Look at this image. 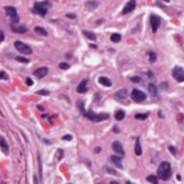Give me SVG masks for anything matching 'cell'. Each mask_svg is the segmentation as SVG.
Segmentation results:
<instances>
[{"mask_svg":"<svg viewBox=\"0 0 184 184\" xmlns=\"http://www.w3.org/2000/svg\"><path fill=\"white\" fill-rule=\"evenodd\" d=\"M112 130H113V132L115 133H119L120 132V129L118 126L117 125H115L114 126H113Z\"/></svg>","mask_w":184,"mask_h":184,"instance_id":"cell-42","label":"cell"},{"mask_svg":"<svg viewBox=\"0 0 184 184\" xmlns=\"http://www.w3.org/2000/svg\"><path fill=\"white\" fill-rule=\"evenodd\" d=\"M37 108L38 109H39L40 110H41V111H44V109L42 108V106H41V105H37Z\"/></svg>","mask_w":184,"mask_h":184,"instance_id":"cell-52","label":"cell"},{"mask_svg":"<svg viewBox=\"0 0 184 184\" xmlns=\"http://www.w3.org/2000/svg\"><path fill=\"white\" fill-rule=\"evenodd\" d=\"M99 6V2L95 0H89L85 3V7L89 11L96 10Z\"/></svg>","mask_w":184,"mask_h":184,"instance_id":"cell-16","label":"cell"},{"mask_svg":"<svg viewBox=\"0 0 184 184\" xmlns=\"http://www.w3.org/2000/svg\"><path fill=\"white\" fill-rule=\"evenodd\" d=\"M106 172H108L109 174L111 175H114V176H119V173H118L115 170L111 169V168H110V167L106 168Z\"/></svg>","mask_w":184,"mask_h":184,"instance_id":"cell-33","label":"cell"},{"mask_svg":"<svg viewBox=\"0 0 184 184\" xmlns=\"http://www.w3.org/2000/svg\"><path fill=\"white\" fill-rule=\"evenodd\" d=\"M52 5V3L48 0L41 2H36L34 3L31 12L35 15L44 17L47 14L49 9Z\"/></svg>","mask_w":184,"mask_h":184,"instance_id":"cell-1","label":"cell"},{"mask_svg":"<svg viewBox=\"0 0 184 184\" xmlns=\"http://www.w3.org/2000/svg\"><path fill=\"white\" fill-rule=\"evenodd\" d=\"M130 81L133 83L138 84L139 83L142 81V78L139 76H133L130 78Z\"/></svg>","mask_w":184,"mask_h":184,"instance_id":"cell-31","label":"cell"},{"mask_svg":"<svg viewBox=\"0 0 184 184\" xmlns=\"http://www.w3.org/2000/svg\"><path fill=\"white\" fill-rule=\"evenodd\" d=\"M64 156V152L62 149H59L58 150V152H57V159H58L59 160H61L62 158Z\"/></svg>","mask_w":184,"mask_h":184,"instance_id":"cell-37","label":"cell"},{"mask_svg":"<svg viewBox=\"0 0 184 184\" xmlns=\"http://www.w3.org/2000/svg\"><path fill=\"white\" fill-rule=\"evenodd\" d=\"M84 117L93 122L99 123L108 120L110 118V115L105 113L98 114L92 111H87Z\"/></svg>","mask_w":184,"mask_h":184,"instance_id":"cell-3","label":"cell"},{"mask_svg":"<svg viewBox=\"0 0 184 184\" xmlns=\"http://www.w3.org/2000/svg\"><path fill=\"white\" fill-rule=\"evenodd\" d=\"M98 83L105 87H111L112 85V82L110 79L105 76H101L98 79Z\"/></svg>","mask_w":184,"mask_h":184,"instance_id":"cell-17","label":"cell"},{"mask_svg":"<svg viewBox=\"0 0 184 184\" xmlns=\"http://www.w3.org/2000/svg\"><path fill=\"white\" fill-rule=\"evenodd\" d=\"M0 143H1L2 150L5 153H8L9 150V145H8L6 140L3 136H1V138H0Z\"/></svg>","mask_w":184,"mask_h":184,"instance_id":"cell-22","label":"cell"},{"mask_svg":"<svg viewBox=\"0 0 184 184\" xmlns=\"http://www.w3.org/2000/svg\"><path fill=\"white\" fill-rule=\"evenodd\" d=\"M76 91L78 93H84L88 91V81L83 80L77 87Z\"/></svg>","mask_w":184,"mask_h":184,"instance_id":"cell-14","label":"cell"},{"mask_svg":"<svg viewBox=\"0 0 184 184\" xmlns=\"http://www.w3.org/2000/svg\"><path fill=\"white\" fill-rule=\"evenodd\" d=\"M34 31L38 35L46 37L48 36V32L46 30L41 26L35 27L34 28Z\"/></svg>","mask_w":184,"mask_h":184,"instance_id":"cell-21","label":"cell"},{"mask_svg":"<svg viewBox=\"0 0 184 184\" xmlns=\"http://www.w3.org/2000/svg\"><path fill=\"white\" fill-rule=\"evenodd\" d=\"M131 97L136 103H142L146 100L147 96L146 93L139 89H135L131 93Z\"/></svg>","mask_w":184,"mask_h":184,"instance_id":"cell-6","label":"cell"},{"mask_svg":"<svg viewBox=\"0 0 184 184\" xmlns=\"http://www.w3.org/2000/svg\"><path fill=\"white\" fill-rule=\"evenodd\" d=\"M110 160L112 162V163L118 169H123V165L122 164V158L121 157L113 155L111 156Z\"/></svg>","mask_w":184,"mask_h":184,"instance_id":"cell-15","label":"cell"},{"mask_svg":"<svg viewBox=\"0 0 184 184\" xmlns=\"http://www.w3.org/2000/svg\"><path fill=\"white\" fill-rule=\"evenodd\" d=\"M8 75L4 71H2L1 72V79H8Z\"/></svg>","mask_w":184,"mask_h":184,"instance_id":"cell-40","label":"cell"},{"mask_svg":"<svg viewBox=\"0 0 184 184\" xmlns=\"http://www.w3.org/2000/svg\"><path fill=\"white\" fill-rule=\"evenodd\" d=\"M112 149L113 151L118 155L121 156H124L125 151L123 146L122 144L119 141H114L112 144Z\"/></svg>","mask_w":184,"mask_h":184,"instance_id":"cell-12","label":"cell"},{"mask_svg":"<svg viewBox=\"0 0 184 184\" xmlns=\"http://www.w3.org/2000/svg\"><path fill=\"white\" fill-rule=\"evenodd\" d=\"M147 55L149 57V62L151 64L155 63L157 59V54L153 51H149L147 52Z\"/></svg>","mask_w":184,"mask_h":184,"instance_id":"cell-24","label":"cell"},{"mask_svg":"<svg viewBox=\"0 0 184 184\" xmlns=\"http://www.w3.org/2000/svg\"><path fill=\"white\" fill-rule=\"evenodd\" d=\"M58 67L62 70H68V69H69L70 66L68 63L63 62L59 63Z\"/></svg>","mask_w":184,"mask_h":184,"instance_id":"cell-34","label":"cell"},{"mask_svg":"<svg viewBox=\"0 0 184 184\" xmlns=\"http://www.w3.org/2000/svg\"><path fill=\"white\" fill-rule=\"evenodd\" d=\"M60 97H61V98L64 99H65L66 101H68V103H70V100L69 98L67 97V96H65L64 95H60Z\"/></svg>","mask_w":184,"mask_h":184,"instance_id":"cell-44","label":"cell"},{"mask_svg":"<svg viewBox=\"0 0 184 184\" xmlns=\"http://www.w3.org/2000/svg\"><path fill=\"white\" fill-rule=\"evenodd\" d=\"M163 1L167 2V3H169V2H170V1H171V0H163Z\"/></svg>","mask_w":184,"mask_h":184,"instance_id":"cell-53","label":"cell"},{"mask_svg":"<svg viewBox=\"0 0 184 184\" xmlns=\"http://www.w3.org/2000/svg\"><path fill=\"white\" fill-rule=\"evenodd\" d=\"M146 73L147 76L148 77H149V78H153V77H154V73H153V71H151V70H148Z\"/></svg>","mask_w":184,"mask_h":184,"instance_id":"cell-41","label":"cell"},{"mask_svg":"<svg viewBox=\"0 0 184 184\" xmlns=\"http://www.w3.org/2000/svg\"><path fill=\"white\" fill-rule=\"evenodd\" d=\"M150 24L153 33H156L160 28L161 20L159 16L156 14H151L150 16Z\"/></svg>","mask_w":184,"mask_h":184,"instance_id":"cell-8","label":"cell"},{"mask_svg":"<svg viewBox=\"0 0 184 184\" xmlns=\"http://www.w3.org/2000/svg\"><path fill=\"white\" fill-rule=\"evenodd\" d=\"M115 98L119 100H125L128 98V91L127 89H122L115 93Z\"/></svg>","mask_w":184,"mask_h":184,"instance_id":"cell-13","label":"cell"},{"mask_svg":"<svg viewBox=\"0 0 184 184\" xmlns=\"http://www.w3.org/2000/svg\"><path fill=\"white\" fill-rule=\"evenodd\" d=\"M15 48L18 52L24 55H30L32 53V49L29 45L20 41H16L14 43Z\"/></svg>","mask_w":184,"mask_h":184,"instance_id":"cell-5","label":"cell"},{"mask_svg":"<svg viewBox=\"0 0 184 184\" xmlns=\"http://www.w3.org/2000/svg\"><path fill=\"white\" fill-rule=\"evenodd\" d=\"M50 91H48V90H46L45 89H42V90H38V91L36 92L35 94L41 95V96H48L50 95Z\"/></svg>","mask_w":184,"mask_h":184,"instance_id":"cell-32","label":"cell"},{"mask_svg":"<svg viewBox=\"0 0 184 184\" xmlns=\"http://www.w3.org/2000/svg\"><path fill=\"white\" fill-rule=\"evenodd\" d=\"M172 173V167L169 162H161L157 170L158 177L164 181L168 180L171 177Z\"/></svg>","mask_w":184,"mask_h":184,"instance_id":"cell-2","label":"cell"},{"mask_svg":"<svg viewBox=\"0 0 184 184\" xmlns=\"http://www.w3.org/2000/svg\"><path fill=\"white\" fill-rule=\"evenodd\" d=\"M89 46L92 49H96L98 48V46L96 45V44H93V43H90L89 44Z\"/></svg>","mask_w":184,"mask_h":184,"instance_id":"cell-49","label":"cell"},{"mask_svg":"<svg viewBox=\"0 0 184 184\" xmlns=\"http://www.w3.org/2000/svg\"><path fill=\"white\" fill-rule=\"evenodd\" d=\"M122 36L119 33H113L110 36V40L113 43H118L122 40Z\"/></svg>","mask_w":184,"mask_h":184,"instance_id":"cell-26","label":"cell"},{"mask_svg":"<svg viewBox=\"0 0 184 184\" xmlns=\"http://www.w3.org/2000/svg\"><path fill=\"white\" fill-rule=\"evenodd\" d=\"M95 101L97 100V99H98V101H100V99H101V97L100 96V93H97L96 95H95Z\"/></svg>","mask_w":184,"mask_h":184,"instance_id":"cell-45","label":"cell"},{"mask_svg":"<svg viewBox=\"0 0 184 184\" xmlns=\"http://www.w3.org/2000/svg\"><path fill=\"white\" fill-rule=\"evenodd\" d=\"M125 115V112L123 110H118L116 112V114L114 115L115 119L117 120V121H121V120L124 119Z\"/></svg>","mask_w":184,"mask_h":184,"instance_id":"cell-25","label":"cell"},{"mask_svg":"<svg viewBox=\"0 0 184 184\" xmlns=\"http://www.w3.org/2000/svg\"><path fill=\"white\" fill-rule=\"evenodd\" d=\"M65 17L71 19V20H75L77 18V15L75 14V13H68L65 15Z\"/></svg>","mask_w":184,"mask_h":184,"instance_id":"cell-36","label":"cell"},{"mask_svg":"<svg viewBox=\"0 0 184 184\" xmlns=\"http://www.w3.org/2000/svg\"><path fill=\"white\" fill-rule=\"evenodd\" d=\"M26 83L27 84V85L32 86V85H33V84H34V82L31 78L28 77V78H27V79H26Z\"/></svg>","mask_w":184,"mask_h":184,"instance_id":"cell-39","label":"cell"},{"mask_svg":"<svg viewBox=\"0 0 184 184\" xmlns=\"http://www.w3.org/2000/svg\"><path fill=\"white\" fill-rule=\"evenodd\" d=\"M49 72L48 68L46 67H42L38 68L34 71L32 72V75L35 76L37 78L41 79L47 75Z\"/></svg>","mask_w":184,"mask_h":184,"instance_id":"cell-11","label":"cell"},{"mask_svg":"<svg viewBox=\"0 0 184 184\" xmlns=\"http://www.w3.org/2000/svg\"><path fill=\"white\" fill-rule=\"evenodd\" d=\"M5 13L6 15L10 17V20L12 23H18L20 22V18L17 13V10L16 8L13 6H5L4 7Z\"/></svg>","mask_w":184,"mask_h":184,"instance_id":"cell-4","label":"cell"},{"mask_svg":"<svg viewBox=\"0 0 184 184\" xmlns=\"http://www.w3.org/2000/svg\"><path fill=\"white\" fill-rule=\"evenodd\" d=\"M136 6L137 2L136 0H130L127 3H126L125 6L123 8L122 14L126 15L132 12L136 9Z\"/></svg>","mask_w":184,"mask_h":184,"instance_id":"cell-9","label":"cell"},{"mask_svg":"<svg viewBox=\"0 0 184 184\" xmlns=\"http://www.w3.org/2000/svg\"><path fill=\"white\" fill-rule=\"evenodd\" d=\"M159 86H160V89L161 90H164V91H166V90H169V87H170L169 84L167 81H163V82H161V83L160 84V85H159Z\"/></svg>","mask_w":184,"mask_h":184,"instance_id":"cell-30","label":"cell"},{"mask_svg":"<svg viewBox=\"0 0 184 184\" xmlns=\"http://www.w3.org/2000/svg\"><path fill=\"white\" fill-rule=\"evenodd\" d=\"M169 150L170 151V152L172 153V155L174 156H176L177 155L178 150L175 147L173 146H170L169 147Z\"/></svg>","mask_w":184,"mask_h":184,"instance_id":"cell-35","label":"cell"},{"mask_svg":"<svg viewBox=\"0 0 184 184\" xmlns=\"http://www.w3.org/2000/svg\"><path fill=\"white\" fill-rule=\"evenodd\" d=\"M146 180L148 182H150L152 184H156L158 183V180L157 178H156V177L154 175H149V176L146 178Z\"/></svg>","mask_w":184,"mask_h":184,"instance_id":"cell-28","label":"cell"},{"mask_svg":"<svg viewBox=\"0 0 184 184\" xmlns=\"http://www.w3.org/2000/svg\"><path fill=\"white\" fill-rule=\"evenodd\" d=\"M62 139L67 141H71L73 139V136L71 134H66L62 137Z\"/></svg>","mask_w":184,"mask_h":184,"instance_id":"cell-38","label":"cell"},{"mask_svg":"<svg viewBox=\"0 0 184 184\" xmlns=\"http://www.w3.org/2000/svg\"><path fill=\"white\" fill-rule=\"evenodd\" d=\"M172 76L178 82H184V68L180 66L176 65L172 70Z\"/></svg>","mask_w":184,"mask_h":184,"instance_id":"cell-7","label":"cell"},{"mask_svg":"<svg viewBox=\"0 0 184 184\" xmlns=\"http://www.w3.org/2000/svg\"><path fill=\"white\" fill-rule=\"evenodd\" d=\"M5 40V34L4 32L3 31V30H1V42H3V41Z\"/></svg>","mask_w":184,"mask_h":184,"instance_id":"cell-46","label":"cell"},{"mask_svg":"<svg viewBox=\"0 0 184 184\" xmlns=\"http://www.w3.org/2000/svg\"><path fill=\"white\" fill-rule=\"evenodd\" d=\"M158 116L159 118H164V114L161 111H159L158 112Z\"/></svg>","mask_w":184,"mask_h":184,"instance_id":"cell-48","label":"cell"},{"mask_svg":"<svg viewBox=\"0 0 184 184\" xmlns=\"http://www.w3.org/2000/svg\"><path fill=\"white\" fill-rule=\"evenodd\" d=\"M15 59L18 62L25 63V64H27L30 62V60L29 59L22 56H17L15 58Z\"/></svg>","mask_w":184,"mask_h":184,"instance_id":"cell-29","label":"cell"},{"mask_svg":"<svg viewBox=\"0 0 184 184\" xmlns=\"http://www.w3.org/2000/svg\"><path fill=\"white\" fill-rule=\"evenodd\" d=\"M148 91H149L150 95H151L153 97H156L158 95V89L156 85L152 83H150L147 86Z\"/></svg>","mask_w":184,"mask_h":184,"instance_id":"cell-19","label":"cell"},{"mask_svg":"<svg viewBox=\"0 0 184 184\" xmlns=\"http://www.w3.org/2000/svg\"><path fill=\"white\" fill-rule=\"evenodd\" d=\"M101 151V148L100 146H97L94 149V153L95 154H99L100 153Z\"/></svg>","mask_w":184,"mask_h":184,"instance_id":"cell-43","label":"cell"},{"mask_svg":"<svg viewBox=\"0 0 184 184\" xmlns=\"http://www.w3.org/2000/svg\"><path fill=\"white\" fill-rule=\"evenodd\" d=\"M76 106L79 110V111H80L81 114L83 115V116H84L86 113L87 111L86 110L85 108V104L84 101L81 99L78 100L76 103Z\"/></svg>","mask_w":184,"mask_h":184,"instance_id":"cell-20","label":"cell"},{"mask_svg":"<svg viewBox=\"0 0 184 184\" xmlns=\"http://www.w3.org/2000/svg\"><path fill=\"white\" fill-rule=\"evenodd\" d=\"M82 32H83V34L89 40L95 41L97 39V36H96V34L91 31L83 30L82 31Z\"/></svg>","mask_w":184,"mask_h":184,"instance_id":"cell-23","label":"cell"},{"mask_svg":"<svg viewBox=\"0 0 184 184\" xmlns=\"http://www.w3.org/2000/svg\"><path fill=\"white\" fill-rule=\"evenodd\" d=\"M10 28L13 32L18 34H24L28 31V29L27 27L20 25L17 23H12L10 25Z\"/></svg>","mask_w":184,"mask_h":184,"instance_id":"cell-10","label":"cell"},{"mask_svg":"<svg viewBox=\"0 0 184 184\" xmlns=\"http://www.w3.org/2000/svg\"><path fill=\"white\" fill-rule=\"evenodd\" d=\"M65 57H66V58H67V59H71L72 57V55L71 54H70V53H68L67 54H66Z\"/></svg>","mask_w":184,"mask_h":184,"instance_id":"cell-50","label":"cell"},{"mask_svg":"<svg viewBox=\"0 0 184 184\" xmlns=\"http://www.w3.org/2000/svg\"><path fill=\"white\" fill-rule=\"evenodd\" d=\"M134 153L137 156H141L142 155V150L141 146V142H140L139 137H137L135 142V146H134Z\"/></svg>","mask_w":184,"mask_h":184,"instance_id":"cell-18","label":"cell"},{"mask_svg":"<svg viewBox=\"0 0 184 184\" xmlns=\"http://www.w3.org/2000/svg\"><path fill=\"white\" fill-rule=\"evenodd\" d=\"M104 20L103 18H100V19H98V20L96 22V23L97 24V25H100V24H102L103 23H104Z\"/></svg>","mask_w":184,"mask_h":184,"instance_id":"cell-47","label":"cell"},{"mask_svg":"<svg viewBox=\"0 0 184 184\" xmlns=\"http://www.w3.org/2000/svg\"><path fill=\"white\" fill-rule=\"evenodd\" d=\"M176 178H177V179L178 181H180H180L182 180V176H181L180 174H177Z\"/></svg>","mask_w":184,"mask_h":184,"instance_id":"cell-51","label":"cell"},{"mask_svg":"<svg viewBox=\"0 0 184 184\" xmlns=\"http://www.w3.org/2000/svg\"><path fill=\"white\" fill-rule=\"evenodd\" d=\"M149 114L148 113H137L135 114V116H134V118H135L137 120H146L148 117H149Z\"/></svg>","mask_w":184,"mask_h":184,"instance_id":"cell-27","label":"cell"},{"mask_svg":"<svg viewBox=\"0 0 184 184\" xmlns=\"http://www.w3.org/2000/svg\"><path fill=\"white\" fill-rule=\"evenodd\" d=\"M110 183L111 184H119V183H118L117 182H111Z\"/></svg>","mask_w":184,"mask_h":184,"instance_id":"cell-54","label":"cell"}]
</instances>
